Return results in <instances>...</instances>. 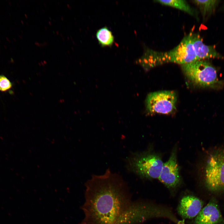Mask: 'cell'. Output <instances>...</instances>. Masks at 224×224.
<instances>
[{"instance_id":"cell-8","label":"cell","mask_w":224,"mask_h":224,"mask_svg":"<svg viewBox=\"0 0 224 224\" xmlns=\"http://www.w3.org/2000/svg\"><path fill=\"white\" fill-rule=\"evenodd\" d=\"M194 224H224V219L216 201L211 200L196 217Z\"/></svg>"},{"instance_id":"cell-7","label":"cell","mask_w":224,"mask_h":224,"mask_svg":"<svg viewBox=\"0 0 224 224\" xmlns=\"http://www.w3.org/2000/svg\"><path fill=\"white\" fill-rule=\"evenodd\" d=\"M158 178L169 188H174L180 184V177L175 150L172 152L168 160L163 163Z\"/></svg>"},{"instance_id":"cell-12","label":"cell","mask_w":224,"mask_h":224,"mask_svg":"<svg viewBox=\"0 0 224 224\" xmlns=\"http://www.w3.org/2000/svg\"><path fill=\"white\" fill-rule=\"evenodd\" d=\"M155 2L162 5L176 8L192 16L195 15L194 9L186 1L182 0H156Z\"/></svg>"},{"instance_id":"cell-6","label":"cell","mask_w":224,"mask_h":224,"mask_svg":"<svg viewBox=\"0 0 224 224\" xmlns=\"http://www.w3.org/2000/svg\"><path fill=\"white\" fill-rule=\"evenodd\" d=\"M176 96L171 91H163L150 93L146 100L147 110L151 113L168 114L175 108Z\"/></svg>"},{"instance_id":"cell-9","label":"cell","mask_w":224,"mask_h":224,"mask_svg":"<svg viewBox=\"0 0 224 224\" xmlns=\"http://www.w3.org/2000/svg\"><path fill=\"white\" fill-rule=\"evenodd\" d=\"M203 204V201L198 198L192 195H187L181 200L177 210L183 218L192 219L198 215Z\"/></svg>"},{"instance_id":"cell-3","label":"cell","mask_w":224,"mask_h":224,"mask_svg":"<svg viewBox=\"0 0 224 224\" xmlns=\"http://www.w3.org/2000/svg\"><path fill=\"white\" fill-rule=\"evenodd\" d=\"M125 161L128 171L150 179L158 178L163 164L158 155L149 152H132Z\"/></svg>"},{"instance_id":"cell-11","label":"cell","mask_w":224,"mask_h":224,"mask_svg":"<svg viewBox=\"0 0 224 224\" xmlns=\"http://www.w3.org/2000/svg\"><path fill=\"white\" fill-rule=\"evenodd\" d=\"M96 36L99 44L102 47L110 46L114 43V36L107 27L99 29L96 33Z\"/></svg>"},{"instance_id":"cell-4","label":"cell","mask_w":224,"mask_h":224,"mask_svg":"<svg viewBox=\"0 0 224 224\" xmlns=\"http://www.w3.org/2000/svg\"><path fill=\"white\" fill-rule=\"evenodd\" d=\"M182 67L187 77L197 85L212 87L219 82L216 69L207 61L196 60L182 65Z\"/></svg>"},{"instance_id":"cell-1","label":"cell","mask_w":224,"mask_h":224,"mask_svg":"<svg viewBox=\"0 0 224 224\" xmlns=\"http://www.w3.org/2000/svg\"><path fill=\"white\" fill-rule=\"evenodd\" d=\"M85 187L81 224H138L153 216L152 206L133 201L127 182L110 168L92 175Z\"/></svg>"},{"instance_id":"cell-14","label":"cell","mask_w":224,"mask_h":224,"mask_svg":"<svg viewBox=\"0 0 224 224\" xmlns=\"http://www.w3.org/2000/svg\"><path fill=\"white\" fill-rule=\"evenodd\" d=\"M12 87V84L9 80L5 76L0 75V91H6Z\"/></svg>"},{"instance_id":"cell-2","label":"cell","mask_w":224,"mask_h":224,"mask_svg":"<svg viewBox=\"0 0 224 224\" xmlns=\"http://www.w3.org/2000/svg\"><path fill=\"white\" fill-rule=\"evenodd\" d=\"M196 60V55L189 34L177 46L170 51L159 52L147 50L136 63L147 69L166 63L183 65Z\"/></svg>"},{"instance_id":"cell-15","label":"cell","mask_w":224,"mask_h":224,"mask_svg":"<svg viewBox=\"0 0 224 224\" xmlns=\"http://www.w3.org/2000/svg\"><path fill=\"white\" fill-rule=\"evenodd\" d=\"M67 6L68 7H70V6H69V4H68Z\"/></svg>"},{"instance_id":"cell-5","label":"cell","mask_w":224,"mask_h":224,"mask_svg":"<svg viewBox=\"0 0 224 224\" xmlns=\"http://www.w3.org/2000/svg\"><path fill=\"white\" fill-rule=\"evenodd\" d=\"M205 183L212 192L224 190V150H219L209 156L205 169Z\"/></svg>"},{"instance_id":"cell-10","label":"cell","mask_w":224,"mask_h":224,"mask_svg":"<svg viewBox=\"0 0 224 224\" xmlns=\"http://www.w3.org/2000/svg\"><path fill=\"white\" fill-rule=\"evenodd\" d=\"M197 60H202L210 58H223L211 46L204 44L198 34L190 33L189 34Z\"/></svg>"},{"instance_id":"cell-13","label":"cell","mask_w":224,"mask_h":224,"mask_svg":"<svg viewBox=\"0 0 224 224\" xmlns=\"http://www.w3.org/2000/svg\"><path fill=\"white\" fill-rule=\"evenodd\" d=\"M193 1L198 7L204 18L213 12L219 2V1L212 0H196Z\"/></svg>"}]
</instances>
